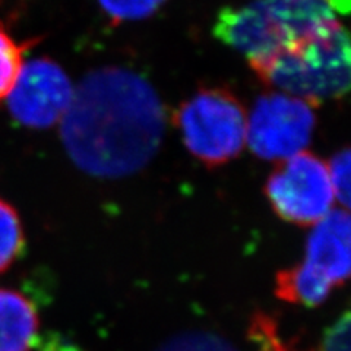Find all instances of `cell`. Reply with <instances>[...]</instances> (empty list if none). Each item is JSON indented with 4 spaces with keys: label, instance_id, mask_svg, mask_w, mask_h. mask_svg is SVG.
I'll use <instances>...</instances> for the list:
<instances>
[{
    "label": "cell",
    "instance_id": "obj_1",
    "mask_svg": "<svg viewBox=\"0 0 351 351\" xmlns=\"http://www.w3.org/2000/svg\"><path fill=\"white\" fill-rule=\"evenodd\" d=\"M166 129L158 94L141 75L104 68L75 88L60 136L71 160L95 178L134 174L156 156Z\"/></svg>",
    "mask_w": 351,
    "mask_h": 351
},
{
    "label": "cell",
    "instance_id": "obj_2",
    "mask_svg": "<svg viewBox=\"0 0 351 351\" xmlns=\"http://www.w3.org/2000/svg\"><path fill=\"white\" fill-rule=\"evenodd\" d=\"M350 63L348 32L335 18L250 68L268 86L316 107L348 93Z\"/></svg>",
    "mask_w": 351,
    "mask_h": 351
},
{
    "label": "cell",
    "instance_id": "obj_3",
    "mask_svg": "<svg viewBox=\"0 0 351 351\" xmlns=\"http://www.w3.org/2000/svg\"><path fill=\"white\" fill-rule=\"evenodd\" d=\"M337 15L325 0H252L218 14L214 36L249 66L267 59Z\"/></svg>",
    "mask_w": 351,
    "mask_h": 351
},
{
    "label": "cell",
    "instance_id": "obj_4",
    "mask_svg": "<svg viewBox=\"0 0 351 351\" xmlns=\"http://www.w3.org/2000/svg\"><path fill=\"white\" fill-rule=\"evenodd\" d=\"M186 148L208 167L236 158L246 144L247 112L224 88H204L174 114Z\"/></svg>",
    "mask_w": 351,
    "mask_h": 351
},
{
    "label": "cell",
    "instance_id": "obj_5",
    "mask_svg": "<svg viewBox=\"0 0 351 351\" xmlns=\"http://www.w3.org/2000/svg\"><path fill=\"white\" fill-rule=\"evenodd\" d=\"M265 193L281 219L300 227L316 226L335 199L328 164L309 151L282 160L269 174Z\"/></svg>",
    "mask_w": 351,
    "mask_h": 351
},
{
    "label": "cell",
    "instance_id": "obj_6",
    "mask_svg": "<svg viewBox=\"0 0 351 351\" xmlns=\"http://www.w3.org/2000/svg\"><path fill=\"white\" fill-rule=\"evenodd\" d=\"M313 107L284 93L261 95L247 116L246 142L263 160H287L304 151L312 139Z\"/></svg>",
    "mask_w": 351,
    "mask_h": 351
},
{
    "label": "cell",
    "instance_id": "obj_7",
    "mask_svg": "<svg viewBox=\"0 0 351 351\" xmlns=\"http://www.w3.org/2000/svg\"><path fill=\"white\" fill-rule=\"evenodd\" d=\"M75 88L68 75L50 59H34L22 66L8 95L10 114L21 125L46 129L68 112Z\"/></svg>",
    "mask_w": 351,
    "mask_h": 351
},
{
    "label": "cell",
    "instance_id": "obj_8",
    "mask_svg": "<svg viewBox=\"0 0 351 351\" xmlns=\"http://www.w3.org/2000/svg\"><path fill=\"white\" fill-rule=\"evenodd\" d=\"M351 223L346 210H334L319 223L306 241V265L331 282L344 284L350 274Z\"/></svg>",
    "mask_w": 351,
    "mask_h": 351
},
{
    "label": "cell",
    "instance_id": "obj_9",
    "mask_svg": "<svg viewBox=\"0 0 351 351\" xmlns=\"http://www.w3.org/2000/svg\"><path fill=\"white\" fill-rule=\"evenodd\" d=\"M38 326L34 303L19 291L0 289V351H31Z\"/></svg>",
    "mask_w": 351,
    "mask_h": 351
},
{
    "label": "cell",
    "instance_id": "obj_10",
    "mask_svg": "<svg viewBox=\"0 0 351 351\" xmlns=\"http://www.w3.org/2000/svg\"><path fill=\"white\" fill-rule=\"evenodd\" d=\"M334 285L304 262L277 274L276 293L287 303L316 307L331 294Z\"/></svg>",
    "mask_w": 351,
    "mask_h": 351
},
{
    "label": "cell",
    "instance_id": "obj_11",
    "mask_svg": "<svg viewBox=\"0 0 351 351\" xmlns=\"http://www.w3.org/2000/svg\"><path fill=\"white\" fill-rule=\"evenodd\" d=\"M25 247V236L18 213L12 205L0 199V272L6 271Z\"/></svg>",
    "mask_w": 351,
    "mask_h": 351
},
{
    "label": "cell",
    "instance_id": "obj_12",
    "mask_svg": "<svg viewBox=\"0 0 351 351\" xmlns=\"http://www.w3.org/2000/svg\"><path fill=\"white\" fill-rule=\"evenodd\" d=\"M24 46L18 44L8 32L0 28V101L5 100L24 66Z\"/></svg>",
    "mask_w": 351,
    "mask_h": 351
},
{
    "label": "cell",
    "instance_id": "obj_13",
    "mask_svg": "<svg viewBox=\"0 0 351 351\" xmlns=\"http://www.w3.org/2000/svg\"><path fill=\"white\" fill-rule=\"evenodd\" d=\"M158 351H237L224 338L202 331L184 332L164 344Z\"/></svg>",
    "mask_w": 351,
    "mask_h": 351
},
{
    "label": "cell",
    "instance_id": "obj_14",
    "mask_svg": "<svg viewBox=\"0 0 351 351\" xmlns=\"http://www.w3.org/2000/svg\"><path fill=\"white\" fill-rule=\"evenodd\" d=\"M166 0H98L104 12L116 21H138L152 15Z\"/></svg>",
    "mask_w": 351,
    "mask_h": 351
},
{
    "label": "cell",
    "instance_id": "obj_15",
    "mask_svg": "<svg viewBox=\"0 0 351 351\" xmlns=\"http://www.w3.org/2000/svg\"><path fill=\"white\" fill-rule=\"evenodd\" d=\"M250 337L261 351H291L290 344L280 337L277 324L268 315L255 316L250 325Z\"/></svg>",
    "mask_w": 351,
    "mask_h": 351
},
{
    "label": "cell",
    "instance_id": "obj_16",
    "mask_svg": "<svg viewBox=\"0 0 351 351\" xmlns=\"http://www.w3.org/2000/svg\"><path fill=\"white\" fill-rule=\"evenodd\" d=\"M328 171L335 199L347 206L350 202V151L337 152L328 164Z\"/></svg>",
    "mask_w": 351,
    "mask_h": 351
},
{
    "label": "cell",
    "instance_id": "obj_17",
    "mask_svg": "<svg viewBox=\"0 0 351 351\" xmlns=\"http://www.w3.org/2000/svg\"><path fill=\"white\" fill-rule=\"evenodd\" d=\"M319 351H350V316L346 313L328 329Z\"/></svg>",
    "mask_w": 351,
    "mask_h": 351
}]
</instances>
